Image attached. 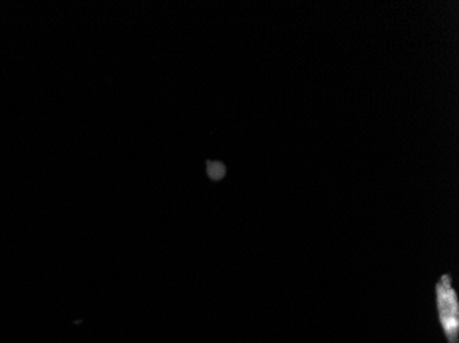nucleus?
<instances>
[{
    "instance_id": "obj_1",
    "label": "nucleus",
    "mask_w": 459,
    "mask_h": 343,
    "mask_svg": "<svg viewBox=\"0 0 459 343\" xmlns=\"http://www.w3.org/2000/svg\"><path fill=\"white\" fill-rule=\"evenodd\" d=\"M439 320L448 343L459 342V305L450 274H443L436 284Z\"/></svg>"
}]
</instances>
